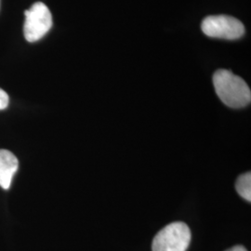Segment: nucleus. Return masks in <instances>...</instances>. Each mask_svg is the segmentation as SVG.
<instances>
[{"instance_id":"nucleus-1","label":"nucleus","mask_w":251,"mask_h":251,"mask_svg":"<svg viewBox=\"0 0 251 251\" xmlns=\"http://www.w3.org/2000/svg\"><path fill=\"white\" fill-rule=\"evenodd\" d=\"M213 85L220 100L228 107H246L251 101V91L246 81L233 72L220 69L213 75Z\"/></svg>"},{"instance_id":"nucleus-2","label":"nucleus","mask_w":251,"mask_h":251,"mask_svg":"<svg viewBox=\"0 0 251 251\" xmlns=\"http://www.w3.org/2000/svg\"><path fill=\"white\" fill-rule=\"evenodd\" d=\"M191 242L188 225L181 222L164 227L152 240V251H186Z\"/></svg>"},{"instance_id":"nucleus-3","label":"nucleus","mask_w":251,"mask_h":251,"mask_svg":"<svg viewBox=\"0 0 251 251\" xmlns=\"http://www.w3.org/2000/svg\"><path fill=\"white\" fill-rule=\"evenodd\" d=\"M25 14L24 33L28 42L34 43L38 41L51 29L52 15L44 3L36 2L25 11Z\"/></svg>"},{"instance_id":"nucleus-4","label":"nucleus","mask_w":251,"mask_h":251,"mask_svg":"<svg viewBox=\"0 0 251 251\" xmlns=\"http://www.w3.org/2000/svg\"><path fill=\"white\" fill-rule=\"evenodd\" d=\"M201 29L206 36L227 40L238 39L245 34V26L242 23L227 15L206 17L202 22Z\"/></svg>"},{"instance_id":"nucleus-5","label":"nucleus","mask_w":251,"mask_h":251,"mask_svg":"<svg viewBox=\"0 0 251 251\" xmlns=\"http://www.w3.org/2000/svg\"><path fill=\"white\" fill-rule=\"evenodd\" d=\"M17 157L8 150H0V186L8 190L11 180L18 170Z\"/></svg>"},{"instance_id":"nucleus-6","label":"nucleus","mask_w":251,"mask_h":251,"mask_svg":"<svg viewBox=\"0 0 251 251\" xmlns=\"http://www.w3.org/2000/svg\"><path fill=\"white\" fill-rule=\"evenodd\" d=\"M235 188L238 195L245 200L251 201V173L246 172L238 177L235 183Z\"/></svg>"},{"instance_id":"nucleus-7","label":"nucleus","mask_w":251,"mask_h":251,"mask_svg":"<svg viewBox=\"0 0 251 251\" xmlns=\"http://www.w3.org/2000/svg\"><path fill=\"white\" fill-rule=\"evenodd\" d=\"M9 101V95L6 93V91L0 89V111L8 107Z\"/></svg>"},{"instance_id":"nucleus-8","label":"nucleus","mask_w":251,"mask_h":251,"mask_svg":"<svg viewBox=\"0 0 251 251\" xmlns=\"http://www.w3.org/2000/svg\"><path fill=\"white\" fill-rule=\"evenodd\" d=\"M226 251H248V250L243 246H235V247H233V248H231V249H229Z\"/></svg>"}]
</instances>
